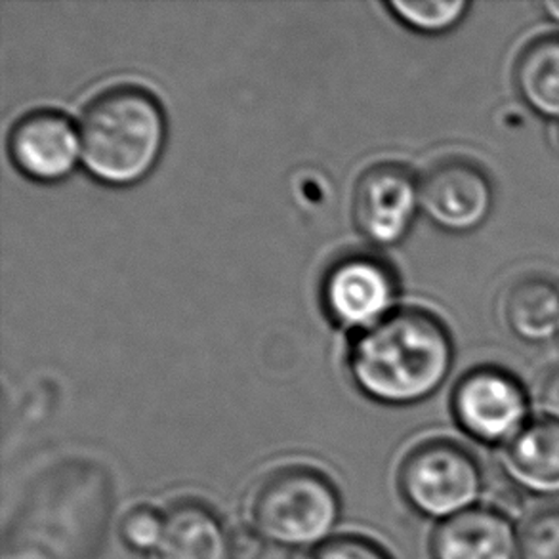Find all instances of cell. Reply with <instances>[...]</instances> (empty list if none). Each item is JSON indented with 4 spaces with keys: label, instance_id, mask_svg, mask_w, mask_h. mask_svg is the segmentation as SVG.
<instances>
[{
    "label": "cell",
    "instance_id": "12",
    "mask_svg": "<svg viewBox=\"0 0 559 559\" xmlns=\"http://www.w3.org/2000/svg\"><path fill=\"white\" fill-rule=\"evenodd\" d=\"M229 531L211 508L182 500L165 514L159 559H229Z\"/></svg>",
    "mask_w": 559,
    "mask_h": 559
},
{
    "label": "cell",
    "instance_id": "10",
    "mask_svg": "<svg viewBox=\"0 0 559 559\" xmlns=\"http://www.w3.org/2000/svg\"><path fill=\"white\" fill-rule=\"evenodd\" d=\"M433 559H520V533L502 510L476 507L439 523Z\"/></svg>",
    "mask_w": 559,
    "mask_h": 559
},
{
    "label": "cell",
    "instance_id": "14",
    "mask_svg": "<svg viewBox=\"0 0 559 559\" xmlns=\"http://www.w3.org/2000/svg\"><path fill=\"white\" fill-rule=\"evenodd\" d=\"M518 96L533 114L559 122V35L538 37L515 61Z\"/></svg>",
    "mask_w": 559,
    "mask_h": 559
},
{
    "label": "cell",
    "instance_id": "2",
    "mask_svg": "<svg viewBox=\"0 0 559 559\" xmlns=\"http://www.w3.org/2000/svg\"><path fill=\"white\" fill-rule=\"evenodd\" d=\"M84 170L109 188L142 182L167 144L159 98L138 84H114L92 96L79 119Z\"/></svg>",
    "mask_w": 559,
    "mask_h": 559
},
{
    "label": "cell",
    "instance_id": "18",
    "mask_svg": "<svg viewBox=\"0 0 559 559\" xmlns=\"http://www.w3.org/2000/svg\"><path fill=\"white\" fill-rule=\"evenodd\" d=\"M296 559H392V556L371 538L342 535L329 538L313 550L298 554Z\"/></svg>",
    "mask_w": 559,
    "mask_h": 559
},
{
    "label": "cell",
    "instance_id": "22",
    "mask_svg": "<svg viewBox=\"0 0 559 559\" xmlns=\"http://www.w3.org/2000/svg\"><path fill=\"white\" fill-rule=\"evenodd\" d=\"M558 144H559V122H558Z\"/></svg>",
    "mask_w": 559,
    "mask_h": 559
},
{
    "label": "cell",
    "instance_id": "3",
    "mask_svg": "<svg viewBox=\"0 0 559 559\" xmlns=\"http://www.w3.org/2000/svg\"><path fill=\"white\" fill-rule=\"evenodd\" d=\"M341 495L333 479L308 464H285L258 481L247 515L265 543L313 550L326 543L341 520Z\"/></svg>",
    "mask_w": 559,
    "mask_h": 559
},
{
    "label": "cell",
    "instance_id": "11",
    "mask_svg": "<svg viewBox=\"0 0 559 559\" xmlns=\"http://www.w3.org/2000/svg\"><path fill=\"white\" fill-rule=\"evenodd\" d=\"M508 479L522 491L543 497H559V423L531 420L522 433L500 454Z\"/></svg>",
    "mask_w": 559,
    "mask_h": 559
},
{
    "label": "cell",
    "instance_id": "6",
    "mask_svg": "<svg viewBox=\"0 0 559 559\" xmlns=\"http://www.w3.org/2000/svg\"><path fill=\"white\" fill-rule=\"evenodd\" d=\"M397 296L400 281L393 265L367 250L336 258L321 283V302L329 319L357 333L397 310Z\"/></svg>",
    "mask_w": 559,
    "mask_h": 559
},
{
    "label": "cell",
    "instance_id": "21",
    "mask_svg": "<svg viewBox=\"0 0 559 559\" xmlns=\"http://www.w3.org/2000/svg\"><path fill=\"white\" fill-rule=\"evenodd\" d=\"M543 8V12H545L546 20H550V22L559 25V0H546L540 4Z\"/></svg>",
    "mask_w": 559,
    "mask_h": 559
},
{
    "label": "cell",
    "instance_id": "19",
    "mask_svg": "<svg viewBox=\"0 0 559 559\" xmlns=\"http://www.w3.org/2000/svg\"><path fill=\"white\" fill-rule=\"evenodd\" d=\"M265 540L250 525H239L229 531L227 556L229 559H262Z\"/></svg>",
    "mask_w": 559,
    "mask_h": 559
},
{
    "label": "cell",
    "instance_id": "4",
    "mask_svg": "<svg viewBox=\"0 0 559 559\" xmlns=\"http://www.w3.org/2000/svg\"><path fill=\"white\" fill-rule=\"evenodd\" d=\"M484 487L476 454L449 439L418 443L401 462V495L428 520L443 523L479 507Z\"/></svg>",
    "mask_w": 559,
    "mask_h": 559
},
{
    "label": "cell",
    "instance_id": "16",
    "mask_svg": "<svg viewBox=\"0 0 559 559\" xmlns=\"http://www.w3.org/2000/svg\"><path fill=\"white\" fill-rule=\"evenodd\" d=\"M520 533V559H559V507L531 512Z\"/></svg>",
    "mask_w": 559,
    "mask_h": 559
},
{
    "label": "cell",
    "instance_id": "20",
    "mask_svg": "<svg viewBox=\"0 0 559 559\" xmlns=\"http://www.w3.org/2000/svg\"><path fill=\"white\" fill-rule=\"evenodd\" d=\"M537 405L543 418L559 423V367L548 372L538 385Z\"/></svg>",
    "mask_w": 559,
    "mask_h": 559
},
{
    "label": "cell",
    "instance_id": "1",
    "mask_svg": "<svg viewBox=\"0 0 559 559\" xmlns=\"http://www.w3.org/2000/svg\"><path fill=\"white\" fill-rule=\"evenodd\" d=\"M453 364V336L438 316L423 308H397L359 331L348 354L349 374L359 392L392 407L431 397Z\"/></svg>",
    "mask_w": 559,
    "mask_h": 559
},
{
    "label": "cell",
    "instance_id": "15",
    "mask_svg": "<svg viewBox=\"0 0 559 559\" xmlns=\"http://www.w3.org/2000/svg\"><path fill=\"white\" fill-rule=\"evenodd\" d=\"M385 8L397 22L418 35H445L469 12L468 0H388Z\"/></svg>",
    "mask_w": 559,
    "mask_h": 559
},
{
    "label": "cell",
    "instance_id": "5",
    "mask_svg": "<svg viewBox=\"0 0 559 559\" xmlns=\"http://www.w3.org/2000/svg\"><path fill=\"white\" fill-rule=\"evenodd\" d=\"M451 411L466 436L502 449L531 423L530 393L512 372L499 367L466 372L454 385Z\"/></svg>",
    "mask_w": 559,
    "mask_h": 559
},
{
    "label": "cell",
    "instance_id": "17",
    "mask_svg": "<svg viewBox=\"0 0 559 559\" xmlns=\"http://www.w3.org/2000/svg\"><path fill=\"white\" fill-rule=\"evenodd\" d=\"M165 535V514L155 508H130L121 522L122 543L132 552L157 554Z\"/></svg>",
    "mask_w": 559,
    "mask_h": 559
},
{
    "label": "cell",
    "instance_id": "13",
    "mask_svg": "<svg viewBox=\"0 0 559 559\" xmlns=\"http://www.w3.org/2000/svg\"><path fill=\"white\" fill-rule=\"evenodd\" d=\"M504 319L515 338L540 344L559 336V287L546 277H525L504 300Z\"/></svg>",
    "mask_w": 559,
    "mask_h": 559
},
{
    "label": "cell",
    "instance_id": "9",
    "mask_svg": "<svg viewBox=\"0 0 559 559\" xmlns=\"http://www.w3.org/2000/svg\"><path fill=\"white\" fill-rule=\"evenodd\" d=\"M7 145L14 167L35 182H61L81 160L79 124L58 109L22 115L8 132Z\"/></svg>",
    "mask_w": 559,
    "mask_h": 559
},
{
    "label": "cell",
    "instance_id": "8",
    "mask_svg": "<svg viewBox=\"0 0 559 559\" xmlns=\"http://www.w3.org/2000/svg\"><path fill=\"white\" fill-rule=\"evenodd\" d=\"M420 211L447 234L466 235L484 226L495 206V188L472 160H439L420 178Z\"/></svg>",
    "mask_w": 559,
    "mask_h": 559
},
{
    "label": "cell",
    "instance_id": "7",
    "mask_svg": "<svg viewBox=\"0 0 559 559\" xmlns=\"http://www.w3.org/2000/svg\"><path fill=\"white\" fill-rule=\"evenodd\" d=\"M420 211V180L395 160H380L357 176L352 216L374 245L392 247L407 237Z\"/></svg>",
    "mask_w": 559,
    "mask_h": 559
}]
</instances>
